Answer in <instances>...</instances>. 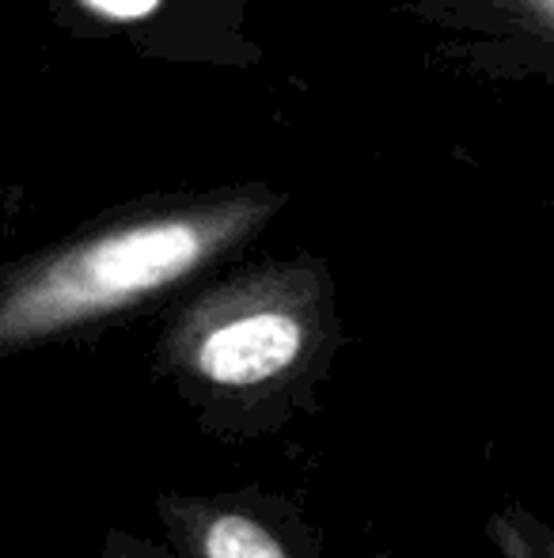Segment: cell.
<instances>
[{
	"label": "cell",
	"mask_w": 554,
	"mask_h": 558,
	"mask_svg": "<svg viewBox=\"0 0 554 558\" xmlns=\"http://www.w3.org/2000/svg\"><path fill=\"white\" fill-rule=\"evenodd\" d=\"M342 327L319 263L236 274L186 301L156 342V373L201 434L267 437L316 411Z\"/></svg>",
	"instance_id": "6da1fadb"
},
{
	"label": "cell",
	"mask_w": 554,
	"mask_h": 558,
	"mask_svg": "<svg viewBox=\"0 0 554 558\" xmlns=\"http://www.w3.org/2000/svg\"><path fill=\"white\" fill-rule=\"evenodd\" d=\"M278 198L224 194L114 221L0 274V357L73 338L171 293L247 243Z\"/></svg>",
	"instance_id": "7a4b0ae2"
},
{
	"label": "cell",
	"mask_w": 554,
	"mask_h": 558,
	"mask_svg": "<svg viewBox=\"0 0 554 558\" xmlns=\"http://www.w3.org/2000/svg\"><path fill=\"white\" fill-rule=\"evenodd\" d=\"M152 513L178 558H323L304 517L262 490H163Z\"/></svg>",
	"instance_id": "3957f363"
},
{
	"label": "cell",
	"mask_w": 554,
	"mask_h": 558,
	"mask_svg": "<svg viewBox=\"0 0 554 558\" xmlns=\"http://www.w3.org/2000/svg\"><path fill=\"white\" fill-rule=\"evenodd\" d=\"M487 539L502 558H554V475H551V517L528 506H502L487 521Z\"/></svg>",
	"instance_id": "277c9868"
},
{
	"label": "cell",
	"mask_w": 554,
	"mask_h": 558,
	"mask_svg": "<svg viewBox=\"0 0 554 558\" xmlns=\"http://www.w3.org/2000/svg\"><path fill=\"white\" fill-rule=\"evenodd\" d=\"M99 558H178V555L171 547L137 536V532L111 529L103 536V544H99Z\"/></svg>",
	"instance_id": "5b68a950"
},
{
	"label": "cell",
	"mask_w": 554,
	"mask_h": 558,
	"mask_svg": "<svg viewBox=\"0 0 554 558\" xmlns=\"http://www.w3.org/2000/svg\"><path fill=\"white\" fill-rule=\"evenodd\" d=\"M84 4L111 20H145L160 8V0H84Z\"/></svg>",
	"instance_id": "8992f818"
}]
</instances>
